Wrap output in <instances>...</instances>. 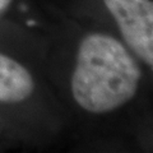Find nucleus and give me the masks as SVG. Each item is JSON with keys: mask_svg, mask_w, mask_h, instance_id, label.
I'll return each mask as SVG.
<instances>
[{"mask_svg": "<svg viewBox=\"0 0 153 153\" xmlns=\"http://www.w3.org/2000/svg\"><path fill=\"white\" fill-rule=\"evenodd\" d=\"M139 79L135 60L111 36L94 33L80 42L71 91L83 108L100 114L120 107L135 94Z\"/></svg>", "mask_w": 153, "mask_h": 153, "instance_id": "obj_1", "label": "nucleus"}, {"mask_svg": "<svg viewBox=\"0 0 153 153\" xmlns=\"http://www.w3.org/2000/svg\"><path fill=\"white\" fill-rule=\"evenodd\" d=\"M126 44L148 65L153 64V5L151 0H103Z\"/></svg>", "mask_w": 153, "mask_h": 153, "instance_id": "obj_2", "label": "nucleus"}, {"mask_svg": "<svg viewBox=\"0 0 153 153\" xmlns=\"http://www.w3.org/2000/svg\"><path fill=\"white\" fill-rule=\"evenodd\" d=\"M31 74L17 61L0 55V102H19L33 91Z\"/></svg>", "mask_w": 153, "mask_h": 153, "instance_id": "obj_3", "label": "nucleus"}, {"mask_svg": "<svg viewBox=\"0 0 153 153\" xmlns=\"http://www.w3.org/2000/svg\"><path fill=\"white\" fill-rule=\"evenodd\" d=\"M12 0H0V12L5 10V9L8 8V5L10 4Z\"/></svg>", "mask_w": 153, "mask_h": 153, "instance_id": "obj_4", "label": "nucleus"}]
</instances>
